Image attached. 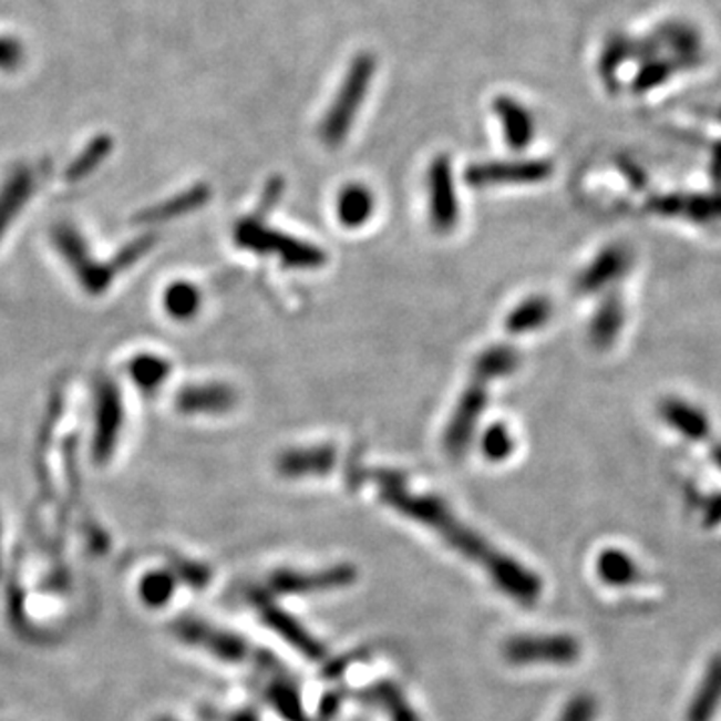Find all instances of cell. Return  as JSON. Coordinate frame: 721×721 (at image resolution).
Listing matches in <instances>:
<instances>
[{
	"instance_id": "1",
	"label": "cell",
	"mask_w": 721,
	"mask_h": 721,
	"mask_svg": "<svg viewBox=\"0 0 721 721\" xmlns=\"http://www.w3.org/2000/svg\"><path fill=\"white\" fill-rule=\"evenodd\" d=\"M381 499L403 515L435 529L451 547H455L460 554L470 557L475 564L485 565L493 579L513 597L522 601H535L539 596L542 584L532 571L523 569L522 565L515 564L509 557L493 552L480 535L473 534L470 527L457 522L453 513L445 507V503L440 502L437 497L413 495L403 485H398V487H383Z\"/></svg>"
},
{
	"instance_id": "2",
	"label": "cell",
	"mask_w": 721,
	"mask_h": 721,
	"mask_svg": "<svg viewBox=\"0 0 721 721\" xmlns=\"http://www.w3.org/2000/svg\"><path fill=\"white\" fill-rule=\"evenodd\" d=\"M377 73L375 54L361 53L349 63L343 83L334 94L319 125V136L327 147H341L356 123Z\"/></svg>"
},
{
	"instance_id": "3",
	"label": "cell",
	"mask_w": 721,
	"mask_h": 721,
	"mask_svg": "<svg viewBox=\"0 0 721 721\" xmlns=\"http://www.w3.org/2000/svg\"><path fill=\"white\" fill-rule=\"evenodd\" d=\"M235 240L243 249H249L259 255H279L282 265L295 269H315L327 261L325 253L311 243L282 235L279 230L269 229L262 225V219L251 217L243 220L235 229Z\"/></svg>"
},
{
	"instance_id": "4",
	"label": "cell",
	"mask_w": 721,
	"mask_h": 721,
	"mask_svg": "<svg viewBox=\"0 0 721 721\" xmlns=\"http://www.w3.org/2000/svg\"><path fill=\"white\" fill-rule=\"evenodd\" d=\"M487 405V381L480 377H473L470 385L463 391L457 408L453 411V418L445 431V451L460 457L470 445L471 437L477 428L483 409Z\"/></svg>"
},
{
	"instance_id": "5",
	"label": "cell",
	"mask_w": 721,
	"mask_h": 721,
	"mask_svg": "<svg viewBox=\"0 0 721 721\" xmlns=\"http://www.w3.org/2000/svg\"><path fill=\"white\" fill-rule=\"evenodd\" d=\"M554 165L549 161H505V163H480L471 165L465 178L471 187H493V185H527L542 183L552 175Z\"/></svg>"
},
{
	"instance_id": "6",
	"label": "cell",
	"mask_w": 721,
	"mask_h": 721,
	"mask_svg": "<svg viewBox=\"0 0 721 721\" xmlns=\"http://www.w3.org/2000/svg\"><path fill=\"white\" fill-rule=\"evenodd\" d=\"M429 215L431 225L440 233H450L460 217L453 167L445 155L435 158L429 168Z\"/></svg>"
},
{
	"instance_id": "7",
	"label": "cell",
	"mask_w": 721,
	"mask_h": 721,
	"mask_svg": "<svg viewBox=\"0 0 721 721\" xmlns=\"http://www.w3.org/2000/svg\"><path fill=\"white\" fill-rule=\"evenodd\" d=\"M507 658L515 663H574L579 658V643L569 636L515 639L507 648Z\"/></svg>"
},
{
	"instance_id": "8",
	"label": "cell",
	"mask_w": 721,
	"mask_h": 721,
	"mask_svg": "<svg viewBox=\"0 0 721 721\" xmlns=\"http://www.w3.org/2000/svg\"><path fill=\"white\" fill-rule=\"evenodd\" d=\"M631 265V253L624 245H611L597 255L594 261L589 262L586 271L577 279L579 293H596L606 289L607 285L616 282L628 272Z\"/></svg>"
},
{
	"instance_id": "9",
	"label": "cell",
	"mask_w": 721,
	"mask_h": 721,
	"mask_svg": "<svg viewBox=\"0 0 721 721\" xmlns=\"http://www.w3.org/2000/svg\"><path fill=\"white\" fill-rule=\"evenodd\" d=\"M659 415L669 428L678 431L683 440L705 441L710 437L711 423L708 415L698 405L681 398L663 399L659 403Z\"/></svg>"
},
{
	"instance_id": "10",
	"label": "cell",
	"mask_w": 721,
	"mask_h": 721,
	"mask_svg": "<svg viewBox=\"0 0 721 721\" xmlns=\"http://www.w3.org/2000/svg\"><path fill=\"white\" fill-rule=\"evenodd\" d=\"M493 111L502 121L503 135H505L509 148L523 151L534 141V116L522 103H517L515 99L507 96V94H499L493 101Z\"/></svg>"
},
{
	"instance_id": "11",
	"label": "cell",
	"mask_w": 721,
	"mask_h": 721,
	"mask_svg": "<svg viewBox=\"0 0 721 721\" xmlns=\"http://www.w3.org/2000/svg\"><path fill=\"white\" fill-rule=\"evenodd\" d=\"M721 708V651L710 659L690 700L686 721H711Z\"/></svg>"
},
{
	"instance_id": "12",
	"label": "cell",
	"mask_w": 721,
	"mask_h": 721,
	"mask_svg": "<svg viewBox=\"0 0 721 721\" xmlns=\"http://www.w3.org/2000/svg\"><path fill=\"white\" fill-rule=\"evenodd\" d=\"M337 451L331 445H317L309 450H293L282 453L277 461V470L285 477H305V475H325L333 470Z\"/></svg>"
},
{
	"instance_id": "13",
	"label": "cell",
	"mask_w": 721,
	"mask_h": 721,
	"mask_svg": "<svg viewBox=\"0 0 721 721\" xmlns=\"http://www.w3.org/2000/svg\"><path fill=\"white\" fill-rule=\"evenodd\" d=\"M237 395L227 385L188 388L178 398V408L187 413H225L235 408Z\"/></svg>"
},
{
	"instance_id": "14",
	"label": "cell",
	"mask_w": 721,
	"mask_h": 721,
	"mask_svg": "<svg viewBox=\"0 0 721 721\" xmlns=\"http://www.w3.org/2000/svg\"><path fill=\"white\" fill-rule=\"evenodd\" d=\"M626 323V309L624 303L619 301V297L611 295L607 297L601 307L597 309V313L591 319L589 325V339L597 349H607V347L616 343L617 337L621 333Z\"/></svg>"
},
{
	"instance_id": "15",
	"label": "cell",
	"mask_w": 721,
	"mask_h": 721,
	"mask_svg": "<svg viewBox=\"0 0 721 721\" xmlns=\"http://www.w3.org/2000/svg\"><path fill=\"white\" fill-rule=\"evenodd\" d=\"M597 575L607 586L628 587L638 584L641 571L628 552L609 547L597 557Z\"/></svg>"
},
{
	"instance_id": "16",
	"label": "cell",
	"mask_w": 721,
	"mask_h": 721,
	"mask_svg": "<svg viewBox=\"0 0 721 721\" xmlns=\"http://www.w3.org/2000/svg\"><path fill=\"white\" fill-rule=\"evenodd\" d=\"M373 207L375 199L363 185H349L337 200V213L346 227H361L373 215Z\"/></svg>"
},
{
	"instance_id": "17",
	"label": "cell",
	"mask_w": 721,
	"mask_h": 721,
	"mask_svg": "<svg viewBox=\"0 0 721 721\" xmlns=\"http://www.w3.org/2000/svg\"><path fill=\"white\" fill-rule=\"evenodd\" d=\"M552 313H554V307L547 299L532 297V299L523 301L519 307L513 309L509 317H507V321H505V327H507L509 333H527V331H535V329L544 327L549 321Z\"/></svg>"
},
{
	"instance_id": "18",
	"label": "cell",
	"mask_w": 721,
	"mask_h": 721,
	"mask_svg": "<svg viewBox=\"0 0 721 721\" xmlns=\"http://www.w3.org/2000/svg\"><path fill=\"white\" fill-rule=\"evenodd\" d=\"M517 365H519V356L515 349L507 346H495L477 357L475 367H473V377H480L490 383L492 379L512 375Z\"/></svg>"
},
{
	"instance_id": "19",
	"label": "cell",
	"mask_w": 721,
	"mask_h": 721,
	"mask_svg": "<svg viewBox=\"0 0 721 721\" xmlns=\"http://www.w3.org/2000/svg\"><path fill=\"white\" fill-rule=\"evenodd\" d=\"M659 213H668V215H686L693 220H708L720 219L721 217V199H705V197H693L688 200L686 205L680 199H663L656 203Z\"/></svg>"
},
{
	"instance_id": "20",
	"label": "cell",
	"mask_w": 721,
	"mask_h": 721,
	"mask_svg": "<svg viewBox=\"0 0 721 721\" xmlns=\"http://www.w3.org/2000/svg\"><path fill=\"white\" fill-rule=\"evenodd\" d=\"M351 579V569L349 567H337L327 574L321 575H293L285 574L281 577H275V586L281 589H307V587H329L346 584Z\"/></svg>"
},
{
	"instance_id": "21",
	"label": "cell",
	"mask_w": 721,
	"mask_h": 721,
	"mask_svg": "<svg viewBox=\"0 0 721 721\" xmlns=\"http://www.w3.org/2000/svg\"><path fill=\"white\" fill-rule=\"evenodd\" d=\"M168 313L177 319H188L199 311L200 295L193 285L177 282L173 285L165 297Z\"/></svg>"
},
{
	"instance_id": "22",
	"label": "cell",
	"mask_w": 721,
	"mask_h": 721,
	"mask_svg": "<svg viewBox=\"0 0 721 721\" xmlns=\"http://www.w3.org/2000/svg\"><path fill=\"white\" fill-rule=\"evenodd\" d=\"M515 441H513L509 431L505 425H492L485 431L483 441H481V450L485 453V457L492 461L507 460L513 453Z\"/></svg>"
},
{
	"instance_id": "23",
	"label": "cell",
	"mask_w": 721,
	"mask_h": 721,
	"mask_svg": "<svg viewBox=\"0 0 721 721\" xmlns=\"http://www.w3.org/2000/svg\"><path fill=\"white\" fill-rule=\"evenodd\" d=\"M24 44L14 37H0V73H17L24 63Z\"/></svg>"
},
{
	"instance_id": "24",
	"label": "cell",
	"mask_w": 721,
	"mask_h": 721,
	"mask_svg": "<svg viewBox=\"0 0 721 721\" xmlns=\"http://www.w3.org/2000/svg\"><path fill=\"white\" fill-rule=\"evenodd\" d=\"M168 365L163 359L155 357H145L135 365V375L143 388H157L167 377Z\"/></svg>"
},
{
	"instance_id": "25",
	"label": "cell",
	"mask_w": 721,
	"mask_h": 721,
	"mask_svg": "<svg viewBox=\"0 0 721 721\" xmlns=\"http://www.w3.org/2000/svg\"><path fill=\"white\" fill-rule=\"evenodd\" d=\"M109 148H111V141L109 138H105V136L103 138H96L89 147L84 148L83 155L76 158V163L71 167V173L73 175H83L86 171L96 167L99 161L109 153Z\"/></svg>"
},
{
	"instance_id": "26",
	"label": "cell",
	"mask_w": 721,
	"mask_h": 721,
	"mask_svg": "<svg viewBox=\"0 0 721 721\" xmlns=\"http://www.w3.org/2000/svg\"><path fill=\"white\" fill-rule=\"evenodd\" d=\"M596 713V700H591L589 696H579L565 708L564 715L559 721H594Z\"/></svg>"
},
{
	"instance_id": "27",
	"label": "cell",
	"mask_w": 721,
	"mask_h": 721,
	"mask_svg": "<svg viewBox=\"0 0 721 721\" xmlns=\"http://www.w3.org/2000/svg\"><path fill=\"white\" fill-rule=\"evenodd\" d=\"M721 523V493L711 497L708 505H705V512H703V525L705 527H715Z\"/></svg>"
},
{
	"instance_id": "28",
	"label": "cell",
	"mask_w": 721,
	"mask_h": 721,
	"mask_svg": "<svg viewBox=\"0 0 721 721\" xmlns=\"http://www.w3.org/2000/svg\"><path fill=\"white\" fill-rule=\"evenodd\" d=\"M711 457H713V463H715V465L721 470V445H718V447L713 450V455H711Z\"/></svg>"
}]
</instances>
